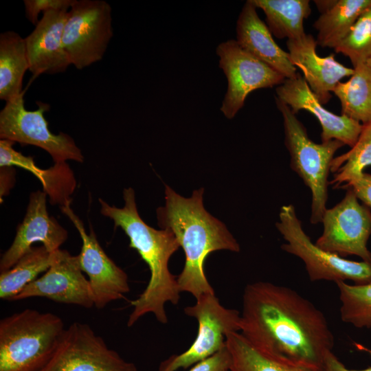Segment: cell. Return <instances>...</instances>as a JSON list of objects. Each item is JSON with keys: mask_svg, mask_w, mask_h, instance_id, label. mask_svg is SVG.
I'll return each instance as SVG.
<instances>
[{"mask_svg": "<svg viewBox=\"0 0 371 371\" xmlns=\"http://www.w3.org/2000/svg\"><path fill=\"white\" fill-rule=\"evenodd\" d=\"M24 94L25 91L7 102L1 110V139L41 148L50 155L54 163L67 160L83 162L82 151L69 135L62 132L54 134L49 129L44 113L49 111V105L39 102L36 110H27Z\"/></svg>", "mask_w": 371, "mask_h": 371, "instance_id": "8", "label": "cell"}, {"mask_svg": "<svg viewBox=\"0 0 371 371\" xmlns=\"http://www.w3.org/2000/svg\"><path fill=\"white\" fill-rule=\"evenodd\" d=\"M59 316L26 308L0 321V371H41L65 330Z\"/></svg>", "mask_w": 371, "mask_h": 371, "instance_id": "4", "label": "cell"}, {"mask_svg": "<svg viewBox=\"0 0 371 371\" xmlns=\"http://www.w3.org/2000/svg\"><path fill=\"white\" fill-rule=\"evenodd\" d=\"M322 371H371V367L363 370L348 369L339 360L337 356L333 352V350H331L327 352L325 355Z\"/></svg>", "mask_w": 371, "mask_h": 371, "instance_id": "33", "label": "cell"}, {"mask_svg": "<svg viewBox=\"0 0 371 371\" xmlns=\"http://www.w3.org/2000/svg\"><path fill=\"white\" fill-rule=\"evenodd\" d=\"M219 67L227 80V89L220 110L232 119L243 107L247 95L262 88L282 85L285 78L243 49L236 40L221 43L216 49Z\"/></svg>", "mask_w": 371, "mask_h": 371, "instance_id": "12", "label": "cell"}, {"mask_svg": "<svg viewBox=\"0 0 371 371\" xmlns=\"http://www.w3.org/2000/svg\"><path fill=\"white\" fill-rule=\"evenodd\" d=\"M276 226L286 241L282 249L303 261L311 281L371 282V263L350 260L317 246L303 229L292 204L281 207Z\"/></svg>", "mask_w": 371, "mask_h": 371, "instance_id": "6", "label": "cell"}, {"mask_svg": "<svg viewBox=\"0 0 371 371\" xmlns=\"http://www.w3.org/2000/svg\"><path fill=\"white\" fill-rule=\"evenodd\" d=\"M226 371H229V370H226Z\"/></svg>", "mask_w": 371, "mask_h": 371, "instance_id": "35", "label": "cell"}, {"mask_svg": "<svg viewBox=\"0 0 371 371\" xmlns=\"http://www.w3.org/2000/svg\"><path fill=\"white\" fill-rule=\"evenodd\" d=\"M334 50L347 56L353 67L371 57V6L359 16Z\"/></svg>", "mask_w": 371, "mask_h": 371, "instance_id": "29", "label": "cell"}, {"mask_svg": "<svg viewBox=\"0 0 371 371\" xmlns=\"http://www.w3.org/2000/svg\"><path fill=\"white\" fill-rule=\"evenodd\" d=\"M29 70L25 38L14 31L0 34V99L9 102L23 91V79Z\"/></svg>", "mask_w": 371, "mask_h": 371, "instance_id": "22", "label": "cell"}, {"mask_svg": "<svg viewBox=\"0 0 371 371\" xmlns=\"http://www.w3.org/2000/svg\"><path fill=\"white\" fill-rule=\"evenodd\" d=\"M15 142L0 140V167L18 166L32 172L41 181L43 191L51 204L60 206L71 202L76 181L73 171L66 162L54 163L47 169L40 168L30 156H25L13 148Z\"/></svg>", "mask_w": 371, "mask_h": 371, "instance_id": "20", "label": "cell"}, {"mask_svg": "<svg viewBox=\"0 0 371 371\" xmlns=\"http://www.w3.org/2000/svg\"><path fill=\"white\" fill-rule=\"evenodd\" d=\"M74 0H24L25 14L27 20L36 25L38 15L50 10H69Z\"/></svg>", "mask_w": 371, "mask_h": 371, "instance_id": "30", "label": "cell"}, {"mask_svg": "<svg viewBox=\"0 0 371 371\" xmlns=\"http://www.w3.org/2000/svg\"><path fill=\"white\" fill-rule=\"evenodd\" d=\"M371 165V123L365 124L355 144L347 153L334 157L330 172L335 173L329 184L340 188L360 177Z\"/></svg>", "mask_w": 371, "mask_h": 371, "instance_id": "27", "label": "cell"}, {"mask_svg": "<svg viewBox=\"0 0 371 371\" xmlns=\"http://www.w3.org/2000/svg\"><path fill=\"white\" fill-rule=\"evenodd\" d=\"M112 8L104 0H74L63 45L70 63L82 69L101 60L113 36Z\"/></svg>", "mask_w": 371, "mask_h": 371, "instance_id": "7", "label": "cell"}, {"mask_svg": "<svg viewBox=\"0 0 371 371\" xmlns=\"http://www.w3.org/2000/svg\"><path fill=\"white\" fill-rule=\"evenodd\" d=\"M344 82H339L333 93L340 101L341 115L363 125L371 123V67L361 63Z\"/></svg>", "mask_w": 371, "mask_h": 371, "instance_id": "25", "label": "cell"}, {"mask_svg": "<svg viewBox=\"0 0 371 371\" xmlns=\"http://www.w3.org/2000/svg\"><path fill=\"white\" fill-rule=\"evenodd\" d=\"M124 205L119 208L99 199L101 214L111 219L115 227H120L129 238V247L135 249L147 264L150 272L148 285L139 297L131 302L133 308L127 326H133L142 317L153 313L161 324H167L165 310L167 302L177 304L180 289L177 278L171 273L168 262L180 247L168 229H156L148 225L139 215L135 191L123 190Z\"/></svg>", "mask_w": 371, "mask_h": 371, "instance_id": "2", "label": "cell"}, {"mask_svg": "<svg viewBox=\"0 0 371 371\" xmlns=\"http://www.w3.org/2000/svg\"><path fill=\"white\" fill-rule=\"evenodd\" d=\"M45 297L54 302L86 308L94 306L88 279L82 271L78 256L59 249L56 260L40 278L28 284L12 301Z\"/></svg>", "mask_w": 371, "mask_h": 371, "instance_id": "14", "label": "cell"}, {"mask_svg": "<svg viewBox=\"0 0 371 371\" xmlns=\"http://www.w3.org/2000/svg\"><path fill=\"white\" fill-rule=\"evenodd\" d=\"M371 67V57L366 62Z\"/></svg>", "mask_w": 371, "mask_h": 371, "instance_id": "34", "label": "cell"}, {"mask_svg": "<svg viewBox=\"0 0 371 371\" xmlns=\"http://www.w3.org/2000/svg\"><path fill=\"white\" fill-rule=\"evenodd\" d=\"M58 250L51 253L43 245L32 247L12 268L1 273L0 298L12 301L40 273L47 271L56 260Z\"/></svg>", "mask_w": 371, "mask_h": 371, "instance_id": "26", "label": "cell"}, {"mask_svg": "<svg viewBox=\"0 0 371 371\" xmlns=\"http://www.w3.org/2000/svg\"><path fill=\"white\" fill-rule=\"evenodd\" d=\"M41 371H138L108 347L87 324L74 322L64 330L49 361Z\"/></svg>", "mask_w": 371, "mask_h": 371, "instance_id": "10", "label": "cell"}, {"mask_svg": "<svg viewBox=\"0 0 371 371\" xmlns=\"http://www.w3.org/2000/svg\"><path fill=\"white\" fill-rule=\"evenodd\" d=\"M230 366L229 352L225 346L210 357L192 366L188 371H226Z\"/></svg>", "mask_w": 371, "mask_h": 371, "instance_id": "31", "label": "cell"}, {"mask_svg": "<svg viewBox=\"0 0 371 371\" xmlns=\"http://www.w3.org/2000/svg\"><path fill=\"white\" fill-rule=\"evenodd\" d=\"M335 206L325 210L323 232L315 241L321 249L342 258L357 256L371 263L368 241L371 236V210L361 203L351 189Z\"/></svg>", "mask_w": 371, "mask_h": 371, "instance_id": "11", "label": "cell"}, {"mask_svg": "<svg viewBox=\"0 0 371 371\" xmlns=\"http://www.w3.org/2000/svg\"><path fill=\"white\" fill-rule=\"evenodd\" d=\"M317 45L316 39L310 34L286 41L290 61L302 71L311 90L324 105L332 98L336 85L342 78L351 76L354 69L339 63L334 54L319 56Z\"/></svg>", "mask_w": 371, "mask_h": 371, "instance_id": "18", "label": "cell"}, {"mask_svg": "<svg viewBox=\"0 0 371 371\" xmlns=\"http://www.w3.org/2000/svg\"><path fill=\"white\" fill-rule=\"evenodd\" d=\"M68 12L61 10L44 12L33 31L24 38L32 78L41 74L63 73L71 65L63 45Z\"/></svg>", "mask_w": 371, "mask_h": 371, "instance_id": "17", "label": "cell"}, {"mask_svg": "<svg viewBox=\"0 0 371 371\" xmlns=\"http://www.w3.org/2000/svg\"><path fill=\"white\" fill-rule=\"evenodd\" d=\"M194 305L184 308V313L198 322V333L188 350L161 361L158 371L188 369L226 346V335L240 331V313L223 306L214 293L201 295Z\"/></svg>", "mask_w": 371, "mask_h": 371, "instance_id": "9", "label": "cell"}, {"mask_svg": "<svg viewBox=\"0 0 371 371\" xmlns=\"http://www.w3.org/2000/svg\"><path fill=\"white\" fill-rule=\"evenodd\" d=\"M340 188L351 189L357 199L371 209V175L363 172L360 177L352 179Z\"/></svg>", "mask_w": 371, "mask_h": 371, "instance_id": "32", "label": "cell"}, {"mask_svg": "<svg viewBox=\"0 0 371 371\" xmlns=\"http://www.w3.org/2000/svg\"><path fill=\"white\" fill-rule=\"evenodd\" d=\"M47 196L43 190L31 193L24 218L17 227L11 245L1 257V273L12 268L34 243H42L47 251L53 253L60 249L67 239V230L48 214Z\"/></svg>", "mask_w": 371, "mask_h": 371, "instance_id": "15", "label": "cell"}, {"mask_svg": "<svg viewBox=\"0 0 371 371\" xmlns=\"http://www.w3.org/2000/svg\"><path fill=\"white\" fill-rule=\"evenodd\" d=\"M71 202L60 206L73 223L82 239L81 251L78 255L83 273L88 276L94 306L104 308L110 302L124 297L130 291L128 276L105 253L92 229L89 234L85 229L82 221L74 212Z\"/></svg>", "mask_w": 371, "mask_h": 371, "instance_id": "13", "label": "cell"}, {"mask_svg": "<svg viewBox=\"0 0 371 371\" xmlns=\"http://www.w3.org/2000/svg\"><path fill=\"white\" fill-rule=\"evenodd\" d=\"M226 347L230 355L229 371H322L256 346L240 332L227 334Z\"/></svg>", "mask_w": 371, "mask_h": 371, "instance_id": "21", "label": "cell"}, {"mask_svg": "<svg viewBox=\"0 0 371 371\" xmlns=\"http://www.w3.org/2000/svg\"><path fill=\"white\" fill-rule=\"evenodd\" d=\"M256 9L251 0L245 3L236 22V42L243 49L286 79L295 78L298 72L290 61L288 52L276 43Z\"/></svg>", "mask_w": 371, "mask_h": 371, "instance_id": "19", "label": "cell"}, {"mask_svg": "<svg viewBox=\"0 0 371 371\" xmlns=\"http://www.w3.org/2000/svg\"><path fill=\"white\" fill-rule=\"evenodd\" d=\"M371 6V0H334L313 23L316 42L322 47L335 48L359 16Z\"/></svg>", "mask_w": 371, "mask_h": 371, "instance_id": "24", "label": "cell"}, {"mask_svg": "<svg viewBox=\"0 0 371 371\" xmlns=\"http://www.w3.org/2000/svg\"><path fill=\"white\" fill-rule=\"evenodd\" d=\"M266 16L272 35L279 39H297L306 34L304 21L311 12L308 0H251Z\"/></svg>", "mask_w": 371, "mask_h": 371, "instance_id": "23", "label": "cell"}, {"mask_svg": "<svg viewBox=\"0 0 371 371\" xmlns=\"http://www.w3.org/2000/svg\"><path fill=\"white\" fill-rule=\"evenodd\" d=\"M275 100L283 117L284 142L290 155V167L311 192L310 221L321 223L326 210L331 163L335 153L345 145L337 139L315 143L296 114L276 97Z\"/></svg>", "mask_w": 371, "mask_h": 371, "instance_id": "5", "label": "cell"}, {"mask_svg": "<svg viewBox=\"0 0 371 371\" xmlns=\"http://www.w3.org/2000/svg\"><path fill=\"white\" fill-rule=\"evenodd\" d=\"M203 194L201 188L185 198L166 186L165 206L157 210L159 225L173 233L185 254L184 267L177 278L180 291L196 299L214 293L204 272L207 256L218 250L240 251L226 226L205 210Z\"/></svg>", "mask_w": 371, "mask_h": 371, "instance_id": "3", "label": "cell"}, {"mask_svg": "<svg viewBox=\"0 0 371 371\" xmlns=\"http://www.w3.org/2000/svg\"><path fill=\"white\" fill-rule=\"evenodd\" d=\"M276 98L286 104L293 113L305 110L317 119L322 127V142L337 139L350 148L357 142L363 125L326 109L300 73L295 78L285 79L276 87Z\"/></svg>", "mask_w": 371, "mask_h": 371, "instance_id": "16", "label": "cell"}, {"mask_svg": "<svg viewBox=\"0 0 371 371\" xmlns=\"http://www.w3.org/2000/svg\"><path fill=\"white\" fill-rule=\"evenodd\" d=\"M239 332L256 346L322 371L335 342L313 303L290 287L265 281L246 285Z\"/></svg>", "mask_w": 371, "mask_h": 371, "instance_id": "1", "label": "cell"}, {"mask_svg": "<svg viewBox=\"0 0 371 371\" xmlns=\"http://www.w3.org/2000/svg\"><path fill=\"white\" fill-rule=\"evenodd\" d=\"M340 318L357 328H371V282L364 284L337 282Z\"/></svg>", "mask_w": 371, "mask_h": 371, "instance_id": "28", "label": "cell"}]
</instances>
